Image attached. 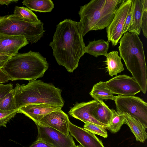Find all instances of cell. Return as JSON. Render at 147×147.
I'll use <instances>...</instances> for the list:
<instances>
[{"instance_id": "obj_1", "label": "cell", "mask_w": 147, "mask_h": 147, "mask_svg": "<svg viewBox=\"0 0 147 147\" xmlns=\"http://www.w3.org/2000/svg\"><path fill=\"white\" fill-rule=\"evenodd\" d=\"M77 23L70 19L60 22L49 44L58 64L69 73L78 67L80 59L85 53L86 46Z\"/></svg>"}, {"instance_id": "obj_2", "label": "cell", "mask_w": 147, "mask_h": 147, "mask_svg": "<svg viewBox=\"0 0 147 147\" xmlns=\"http://www.w3.org/2000/svg\"><path fill=\"white\" fill-rule=\"evenodd\" d=\"M123 34L119 42L120 57L141 91L145 94L147 88V67L142 43L134 32H127Z\"/></svg>"}, {"instance_id": "obj_3", "label": "cell", "mask_w": 147, "mask_h": 147, "mask_svg": "<svg viewBox=\"0 0 147 147\" xmlns=\"http://www.w3.org/2000/svg\"><path fill=\"white\" fill-rule=\"evenodd\" d=\"M123 0H91L80 7L78 28L83 37L92 30H102L111 23L115 12Z\"/></svg>"}, {"instance_id": "obj_4", "label": "cell", "mask_w": 147, "mask_h": 147, "mask_svg": "<svg viewBox=\"0 0 147 147\" xmlns=\"http://www.w3.org/2000/svg\"><path fill=\"white\" fill-rule=\"evenodd\" d=\"M14 88L17 110L32 104L64 106L65 102L61 96V90L52 84L35 80L29 81L26 85L17 84Z\"/></svg>"}, {"instance_id": "obj_5", "label": "cell", "mask_w": 147, "mask_h": 147, "mask_svg": "<svg viewBox=\"0 0 147 147\" xmlns=\"http://www.w3.org/2000/svg\"><path fill=\"white\" fill-rule=\"evenodd\" d=\"M49 66L46 58L39 53L30 51L11 57L1 69L12 81H30L42 77Z\"/></svg>"}, {"instance_id": "obj_6", "label": "cell", "mask_w": 147, "mask_h": 147, "mask_svg": "<svg viewBox=\"0 0 147 147\" xmlns=\"http://www.w3.org/2000/svg\"><path fill=\"white\" fill-rule=\"evenodd\" d=\"M42 22L34 24L20 20L13 14L0 17V34L24 36L29 43H36L45 31Z\"/></svg>"}, {"instance_id": "obj_7", "label": "cell", "mask_w": 147, "mask_h": 147, "mask_svg": "<svg viewBox=\"0 0 147 147\" xmlns=\"http://www.w3.org/2000/svg\"><path fill=\"white\" fill-rule=\"evenodd\" d=\"M117 112L127 113L139 120L147 128V103L134 96H115L114 100Z\"/></svg>"}, {"instance_id": "obj_8", "label": "cell", "mask_w": 147, "mask_h": 147, "mask_svg": "<svg viewBox=\"0 0 147 147\" xmlns=\"http://www.w3.org/2000/svg\"><path fill=\"white\" fill-rule=\"evenodd\" d=\"M132 3V0H123L116 10L112 21L106 28L108 41L113 46L117 44L123 34L124 23L131 9Z\"/></svg>"}, {"instance_id": "obj_9", "label": "cell", "mask_w": 147, "mask_h": 147, "mask_svg": "<svg viewBox=\"0 0 147 147\" xmlns=\"http://www.w3.org/2000/svg\"><path fill=\"white\" fill-rule=\"evenodd\" d=\"M38 131V138L52 147H76L73 138L66 136L52 127L36 124Z\"/></svg>"}, {"instance_id": "obj_10", "label": "cell", "mask_w": 147, "mask_h": 147, "mask_svg": "<svg viewBox=\"0 0 147 147\" xmlns=\"http://www.w3.org/2000/svg\"><path fill=\"white\" fill-rule=\"evenodd\" d=\"M105 82L113 94L119 96H134L141 91L139 85L133 78L125 75L116 76Z\"/></svg>"}, {"instance_id": "obj_11", "label": "cell", "mask_w": 147, "mask_h": 147, "mask_svg": "<svg viewBox=\"0 0 147 147\" xmlns=\"http://www.w3.org/2000/svg\"><path fill=\"white\" fill-rule=\"evenodd\" d=\"M99 102L94 100L87 102H78L71 108L68 112L69 115L84 123L89 122L104 127H106L96 120L93 116L92 112Z\"/></svg>"}, {"instance_id": "obj_12", "label": "cell", "mask_w": 147, "mask_h": 147, "mask_svg": "<svg viewBox=\"0 0 147 147\" xmlns=\"http://www.w3.org/2000/svg\"><path fill=\"white\" fill-rule=\"evenodd\" d=\"M68 115L61 109L52 112L45 116L38 123L53 128L68 136L70 122Z\"/></svg>"}, {"instance_id": "obj_13", "label": "cell", "mask_w": 147, "mask_h": 147, "mask_svg": "<svg viewBox=\"0 0 147 147\" xmlns=\"http://www.w3.org/2000/svg\"><path fill=\"white\" fill-rule=\"evenodd\" d=\"M28 43L23 36L0 34V53L11 57Z\"/></svg>"}, {"instance_id": "obj_14", "label": "cell", "mask_w": 147, "mask_h": 147, "mask_svg": "<svg viewBox=\"0 0 147 147\" xmlns=\"http://www.w3.org/2000/svg\"><path fill=\"white\" fill-rule=\"evenodd\" d=\"M62 107L60 106L32 104L22 107L18 110V113L24 114L36 124L47 115L52 112L61 110Z\"/></svg>"}, {"instance_id": "obj_15", "label": "cell", "mask_w": 147, "mask_h": 147, "mask_svg": "<svg viewBox=\"0 0 147 147\" xmlns=\"http://www.w3.org/2000/svg\"><path fill=\"white\" fill-rule=\"evenodd\" d=\"M69 132L84 147H105L102 141L94 134L70 121Z\"/></svg>"}, {"instance_id": "obj_16", "label": "cell", "mask_w": 147, "mask_h": 147, "mask_svg": "<svg viewBox=\"0 0 147 147\" xmlns=\"http://www.w3.org/2000/svg\"><path fill=\"white\" fill-rule=\"evenodd\" d=\"M126 119L124 124L130 128L137 141L144 142L147 138L146 128L139 120L127 113H124Z\"/></svg>"}, {"instance_id": "obj_17", "label": "cell", "mask_w": 147, "mask_h": 147, "mask_svg": "<svg viewBox=\"0 0 147 147\" xmlns=\"http://www.w3.org/2000/svg\"><path fill=\"white\" fill-rule=\"evenodd\" d=\"M132 18L131 25L127 32H133L138 35L141 33V21L143 6L141 0H132Z\"/></svg>"}, {"instance_id": "obj_18", "label": "cell", "mask_w": 147, "mask_h": 147, "mask_svg": "<svg viewBox=\"0 0 147 147\" xmlns=\"http://www.w3.org/2000/svg\"><path fill=\"white\" fill-rule=\"evenodd\" d=\"M118 52L113 51L108 53L106 60L105 61L106 68L109 75L111 76L116 75L123 71L124 68L121 61V57L119 55Z\"/></svg>"}, {"instance_id": "obj_19", "label": "cell", "mask_w": 147, "mask_h": 147, "mask_svg": "<svg viewBox=\"0 0 147 147\" xmlns=\"http://www.w3.org/2000/svg\"><path fill=\"white\" fill-rule=\"evenodd\" d=\"M109 42L103 39L90 41L85 47V53H88L96 57L101 55L106 56L109 48Z\"/></svg>"}, {"instance_id": "obj_20", "label": "cell", "mask_w": 147, "mask_h": 147, "mask_svg": "<svg viewBox=\"0 0 147 147\" xmlns=\"http://www.w3.org/2000/svg\"><path fill=\"white\" fill-rule=\"evenodd\" d=\"M99 102L93 111L92 114L96 120L107 127L111 122L112 113L111 109H110L103 101Z\"/></svg>"}, {"instance_id": "obj_21", "label": "cell", "mask_w": 147, "mask_h": 147, "mask_svg": "<svg viewBox=\"0 0 147 147\" xmlns=\"http://www.w3.org/2000/svg\"><path fill=\"white\" fill-rule=\"evenodd\" d=\"M89 94L94 100L98 101L104 100L114 101L115 99V96L107 87L105 82L102 81H100L94 84Z\"/></svg>"}, {"instance_id": "obj_22", "label": "cell", "mask_w": 147, "mask_h": 147, "mask_svg": "<svg viewBox=\"0 0 147 147\" xmlns=\"http://www.w3.org/2000/svg\"><path fill=\"white\" fill-rule=\"evenodd\" d=\"M23 4L30 10L36 12H51L54 7V4L51 0H24Z\"/></svg>"}, {"instance_id": "obj_23", "label": "cell", "mask_w": 147, "mask_h": 147, "mask_svg": "<svg viewBox=\"0 0 147 147\" xmlns=\"http://www.w3.org/2000/svg\"><path fill=\"white\" fill-rule=\"evenodd\" d=\"M13 15L16 19L24 22L34 24L41 22L32 11L24 7L16 6Z\"/></svg>"}, {"instance_id": "obj_24", "label": "cell", "mask_w": 147, "mask_h": 147, "mask_svg": "<svg viewBox=\"0 0 147 147\" xmlns=\"http://www.w3.org/2000/svg\"><path fill=\"white\" fill-rule=\"evenodd\" d=\"M112 117L110 125L106 129L111 133L115 134L120 129L121 127L124 124L126 116L124 114L119 113L114 109H111Z\"/></svg>"}, {"instance_id": "obj_25", "label": "cell", "mask_w": 147, "mask_h": 147, "mask_svg": "<svg viewBox=\"0 0 147 147\" xmlns=\"http://www.w3.org/2000/svg\"><path fill=\"white\" fill-rule=\"evenodd\" d=\"M15 89L13 88L0 100V110L9 111L17 110L15 98Z\"/></svg>"}, {"instance_id": "obj_26", "label": "cell", "mask_w": 147, "mask_h": 147, "mask_svg": "<svg viewBox=\"0 0 147 147\" xmlns=\"http://www.w3.org/2000/svg\"><path fill=\"white\" fill-rule=\"evenodd\" d=\"M84 129L95 134L101 136L104 138L108 137V134L105 128L99 125L89 122L84 123Z\"/></svg>"}, {"instance_id": "obj_27", "label": "cell", "mask_w": 147, "mask_h": 147, "mask_svg": "<svg viewBox=\"0 0 147 147\" xmlns=\"http://www.w3.org/2000/svg\"><path fill=\"white\" fill-rule=\"evenodd\" d=\"M18 110L9 111L0 110V126L6 127V125L17 113Z\"/></svg>"}, {"instance_id": "obj_28", "label": "cell", "mask_w": 147, "mask_h": 147, "mask_svg": "<svg viewBox=\"0 0 147 147\" xmlns=\"http://www.w3.org/2000/svg\"><path fill=\"white\" fill-rule=\"evenodd\" d=\"M141 28L143 34L146 38H147V9H143L142 16Z\"/></svg>"}, {"instance_id": "obj_29", "label": "cell", "mask_w": 147, "mask_h": 147, "mask_svg": "<svg viewBox=\"0 0 147 147\" xmlns=\"http://www.w3.org/2000/svg\"><path fill=\"white\" fill-rule=\"evenodd\" d=\"M11 83L4 84H0V100L13 88Z\"/></svg>"}, {"instance_id": "obj_30", "label": "cell", "mask_w": 147, "mask_h": 147, "mask_svg": "<svg viewBox=\"0 0 147 147\" xmlns=\"http://www.w3.org/2000/svg\"><path fill=\"white\" fill-rule=\"evenodd\" d=\"M132 7L129 12L126 19L123 30V33L127 32L128 29L130 27L132 22Z\"/></svg>"}, {"instance_id": "obj_31", "label": "cell", "mask_w": 147, "mask_h": 147, "mask_svg": "<svg viewBox=\"0 0 147 147\" xmlns=\"http://www.w3.org/2000/svg\"><path fill=\"white\" fill-rule=\"evenodd\" d=\"M29 147H52L43 141L38 139L34 142Z\"/></svg>"}, {"instance_id": "obj_32", "label": "cell", "mask_w": 147, "mask_h": 147, "mask_svg": "<svg viewBox=\"0 0 147 147\" xmlns=\"http://www.w3.org/2000/svg\"><path fill=\"white\" fill-rule=\"evenodd\" d=\"M10 79L9 76L0 68V84L7 82Z\"/></svg>"}, {"instance_id": "obj_33", "label": "cell", "mask_w": 147, "mask_h": 147, "mask_svg": "<svg viewBox=\"0 0 147 147\" xmlns=\"http://www.w3.org/2000/svg\"><path fill=\"white\" fill-rule=\"evenodd\" d=\"M11 57L7 55L0 56V68H1L5 63Z\"/></svg>"}, {"instance_id": "obj_34", "label": "cell", "mask_w": 147, "mask_h": 147, "mask_svg": "<svg viewBox=\"0 0 147 147\" xmlns=\"http://www.w3.org/2000/svg\"><path fill=\"white\" fill-rule=\"evenodd\" d=\"M18 1V0H0V4L1 5H8L9 4L12 3H16Z\"/></svg>"}, {"instance_id": "obj_35", "label": "cell", "mask_w": 147, "mask_h": 147, "mask_svg": "<svg viewBox=\"0 0 147 147\" xmlns=\"http://www.w3.org/2000/svg\"><path fill=\"white\" fill-rule=\"evenodd\" d=\"M4 55H7V56H8V55H6V54H4V53H0V56H4Z\"/></svg>"}, {"instance_id": "obj_36", "label": "cell", "mask_w": 147, "mask_h": 147, "mask_svg": "<svg viewBox=\"0 0 147 147\" xmlns=\"http://www.w3.org/2000/svg\"><path fill=\"white\" fill-rule=\"evenodd\" d=\"M76 147H83L82 145H81V144H80L79 145L76 146Z\"/></svg>"}]
</instances>
